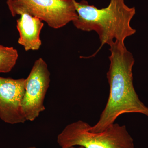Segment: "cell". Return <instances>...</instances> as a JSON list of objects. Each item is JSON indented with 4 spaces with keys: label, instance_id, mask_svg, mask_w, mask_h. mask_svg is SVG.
I'll return each instance as SVG.
<instances>
[{
    "label": "cell",
    "instance_id": "cell-1",
    "mask_svg": "<svg viewBox=\"0 0 148 148\" xmlns=\"http://www.w3.org/2000/svg\"><path fill=\"white\" fill-rule=\"evenodd\" d=\"M110 55L107 78L110 93L98 122L90 126L91 132H103L123 114L139 113L148 117V108L140 101L133 83V55L125 43L114 42L110 45Z\"/></svg>",
    "mask_w": 148,
    "mask_h": 148
},
{
    "label": "cell",
    "instance_id": "cell-2",
    "mask_svg": "<svg viewBox=\"0 0 148 148\" xmlns=\"http://www.w3.org/2000/svg\"><path fill=\"white\" fill-rule=\"evenodd\" d=\"M78 18L73 21L77 29L84 32L94 31L99 36L100 47L90 58L95 56L105 45L110 46L117 41L125 40L136 33L130 21L136 13L135 7H129L124 0H110L108 6L98 8L89 5L86 0H73Z\"/></svg>",
    "mask_w": 148,
    "mask_h": 148
},
{
    "label": "cell",
    "instance_id": "cell-3",
    "mask_svg": "<svg viewBox=\"0 0 148 148\" xmlns=\"http://www.w3.org/2000/svg\"><path fill=\"white\" fill-rule=\"evenodd\" d=\"M90 126L82 120L68 125L57 137L58 145L61 148H134V140L125 125L114 123L99 132H91Z\"/></svg>",
    "mask_w": 148,
    "mask_h": 148
},
{
    "label": "cell",
    "instance_id": "cell-4",
    "mask_svg": "<svg viewBox=\"0 0 148 148\" xmlns=\"http://www.w3.org/2000/svg\"><path fill=\"white\" fill-rule=\"evenodd\" d=\"M6 3L12 16L27 12L54 29L78 18L73 0H7Z\"/></svg>",
    "mask_w": 148,
    "mask_h": 148
},
{
    "label": "cell",
    "instance_id": "cell-5",
    "mask_svg": "<svg viewBox=\"0 0 148 148\" xmlns=\"http://www.w3.org/2000/svg\"><path fill=\"white\" fill-rule=\"evenodd\" d=\"M50 77L45 61L41 58L37 59L25 79L22 110L26 121H34L45 110L44 102L49 86Z\"/></svg>",
    "mask_w": 148,
    "mask_h": 148
},
{
    "label": "cell",
    "instance_id": "cell-6",
    "mask_svg": "<svg viewBox=\"0 0 148 148\" xmlns=\"http://www.w3.org/2000/svg\"><path fill=\"white\" fill-rule=\"evenodd\" d=\"M25 79L0 77V118L10 124L27 121L22 110Z\"/></svg>",
    "mask_w": 148,
    "mask_h": 148
},
{
    "label": "cell",
    "instance_id": "cell-7",
    "mask_svg": "<svg viewBox=\"0 0 148 148\" xmlns=\"http://www.w3.org/2000/svg\"><path fill=\"white\" fill-rule=\"evenodd\" d=\"M18 15L20 16L16 21L18 43L26 51L38 50L42 45L40 34L44 24L42 21L26 12H20Z\"/></svg>",
    "mask_w": 148,
    "mask_h": 148
},
{
    "label": "cell",
    "instance_id": "cell-8",
    "mask_svg": "<svg viewBox=\"0 0 148 148\" xmlns=\"http://www.w3.org/2000/svg\"><path fill=\"white\" fill-rule=\"evenodd\" d=\"M18 58V51L14 48L0 45V73L10 72L15 66Z\"/></svg>",
    "mask_w": 148,
    "mask_h": 148
},
{
    "label": "cell",
    "instance_id": "cell-9",
    "mask_svg": "<svg viewBox=\"0 0 148 148\" xmlns=\"http://www.w3.org/2000/svg\"><path fill=\"white\" fill-rule=\"evenodd\" d=\"M70 148H84L83 147H81V146H79V147H71Z\"/></svg>",
    "mask_w": 148,
    "mask_h": 148
},
{
    "label": "cell",
    "instance_id": "cell-10",
    "mask_svg": "<svg viewBox=\"0 0 148 148\" xmlns=\"http://www.w3.org/2000/svg\"><path fill=\"white\" fill-rule=\"evenodd\" d=\"M37 148L35 147H28V148Z\"/></svg>",
    "mask_w": 148,
    "mask_h": 148
}]
</instances>
